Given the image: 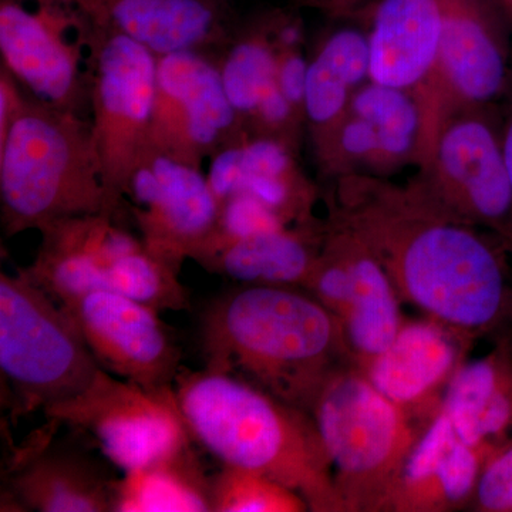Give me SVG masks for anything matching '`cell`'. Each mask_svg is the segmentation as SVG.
I'll return each instance as SVG.
<instances>
[{"label":"cell","instance_id":"44dd1931","mask_svg":"<svg viewBox=\"0 0 512 512\" xmlns=\"http://www.w3.org/2000/svg\"><path fill=\"white\" fill-rule=\"evenodd\" d=\"M441 412L467 446L490 458L512 429V355L503 342L466 360L448 386Z\"/></svg>","mask_w":512,"mask_h":512},{"label":"cell","instance_id":"603a6c76","mask_svg":"<svg viewBox=\"0 0 512 512\" xmlns=\"http://www.w3.org/2000/svg\"><path fill=\"white\" fill-rule=\"evenodd\" d=\"M210 477L192 447L128 471L114 488V512H210Z\"/></svg>","mask_w":512,"mask_h":512},{"label":"cell","instance_id":"7a4b0ae2","mask_svg":"<svg viewBox=\"0 0 512 512\" xmlns=\"http://www.w3.org/2000/svg\"><path fill=\"white\" fill-rule=\"evenodd\" d=\"M205 367L309 413L326 377L350 362L338 320L293 286L245 285L204 312Z\"/></svg>","mask_w":512,"mask_h":512},{"label":"cell","instance_id":"cb8c5ba5","mask_svg":"<svg viewBox=\"0 0 512 512\" xmlns=\"http://www.w3.org/2000/svg\"><path fill=\"white\" fill-rule=\"evenodd\" d=\"M110 18L113 30L158 57L197 50L215 26L214 12L202 0H114Z\"/></svg>","mask_w":512,"mask_h":512},{"label":"cell","instance_id":"d6a6232c","mask_svg":"<svg viewBox=\"0 0 512 512\" xmlns=\"http://www.w3.org/2000/svg\"><path fill=\"white\" fill-rule=\"evenodd\" d=\"M339 147L343 154L352 160L375 161L382 164L379 138L375 128L369 121L356 114L343 121L340 126Z\"/></svg>","mask_w":512,"mask_h":512},{"label":"cell","instance_id":"7c38bea8","mask_svg":"<svg viewBox=\"0 0 512 512\" xmlns=\"http://www.w3.org/2000/svg\"><path fill=\"white\" fill-rule=\"evenodd\" d=\"M101 369L147 387H173L181 350L160 312L111 291L84 293L63 303Z\"/></svg>","mask_w":512,"mask_h":512},{"label":"cell","instance_id":"83f0119b","mask_svg":"<svg viewBox=\"0 0 512 512\" xmlns=\"http://www.w3.org/2000/svg\"><path fill=\"white\" fill-rule=\"evenodd\" d=\"M279 57L268 43L244 40L229 50L220 67L225 92L234 109L254 114L266 93L276 86Z\"/></svg>","mask_w":512,"mask_h":512},{"label":"cell","instance_id":"e575fe53","mask_svg":"<svg viewBox=\"0 0 512 512\" xmlns=\"http://www.w3.org/2000/svg\"><path fill=\"white\" fill-rule=\"evenodd\" d=\"M293 109L295 106L286 99L276 83V86L265 94L254 114H258L259 119L264 121L266 126L279 127L292 119Z\"/></svg>","mask_w":512,"mask_h":512},{"label":"cell","instance_id":"6da1fadb","mask_svg":"<svg viewBox=\"0 0 512 512\" xmlns=\"http://www.w3.org/2000/svg\"><path fill=\"white\" fill-rule=\"evenodd\" d=\"M340 222L375 252L402 302L468 339L501 335L512 318L503 258L473 225L421 194L348 205Z\"/></svg>","mask_w":512,"mask_h":512},{"label":"cell","instance_id":"484cf974","mask_svg":"<svg viewBox=\"0 0 512 512\" xmlns=\"http://www.w3.org/2000/svg\"><path fill=\"white\" fill-rule=\"evenodd\" d=\"M350 109L375 128L382 164L397 163L416 147L423 117L407 90L372 82L353 94Z\"/></svg>","mask_w":512,"mask_h":512},{"label":"cell","instance_id":"4fadbf2b","mask_svg":"<svg viewBox=\"0 0 512 512\" xmlns=\"http://www.w3.org/2000/svg\"><path fill=\"white\" fill-rule=\"evenodd\" d=\"M433 148V181L420 194L458 221L510 234V174L503 143L488 124L474 117L453 121Z\"/></svg>","mask_w":512,"mask_h":512},{"label":"cell","instance_id":"9a60e30c","mask_svg":"<svg viewBox=\"0 0 512 512\" xmlns=\"http://www.w3.org/2000/svg\"><path fill=\"white\" fill-rule=\"evenodd\" d=\"M473 342L426 316L404 320L393 342L360 370L387 399L426 426L440 412Z\"/></svg>","mask_w":512,"mask_h":512},{"label":"cell","instance_id":"8d00e7d4","mask_svg":"<svg viewBox=\"0 0 512 512\" xmlns=\"http://www.w3.org/2000/svg\"><path fill=\"white\" fill-rule=\"evenodd\" d=\"M503 150H504L505 163H507L508 174H510L511 187H512V121H511L510 127H508L507 131H505V136H504V140H503ZM510 234H512V222H511Z\"/></svg>","mask_w":512,"mask_h":512},{"label":"cell","instance_id":"4316f807","mask_svg":"<svg viewBox=\"0 0 512 512\" xmlns=\"http://www.w3.org/2000/svg\"><path fill=\"white\" fill-rule=\"evenodd\" d=\"M211 512H302V495L264 474L222 464L210 477Z\"/></svg>","mask_w":512,"mask_h":512},{"label":"cell","instance_id":"8fae6325","mask_svg":"<svg viewBox=\"0 0 512 512\" xmlns=\"http://www.w3.org/2000/svg\"><path fill=\"white\" fill-rule=\"evenodd\" d=\"M136 221L146 247L180 268L204 251L220 218L221 204L197 164L148 147L128 180Z\"/></svg>","mask_w":512,"mask_h":512},{"label":"cell","instance_id":"7402d4cb","mask_svg":"<svg viewBox=\"0 0 512 512\" xmlns=\"http://www.w3.org/2000/svg\"><path fill=\"white\" fill-rule=\"evenodd\" d=\"M320 248L305 228H282L238 239L200 262L210 271L244 285L303 289L318 261Z\"/></svg>","mask_w":512,"mask_h":512},{"label":"cell","instance_id":"52a82bcc","mask_svg":"<svg viewBox=\"0 0 512 512\" xmlns=\"http://www.w3.org/2000/svg\"><path fill=\"white\" fill-rule=\"evenodd\" d=\"M157 70L156 53L116 30L92 46V134L106 190V217L119 211L130 175L150 147Z\"/></svg>","mask_w":512,"mask_h":512},{"label":"cell","instance_id":"4dcf8cb0","mask_svg":"<svg viewBox=\"0 0 512 512\" xmlns=\"http://www.w3.org/2000/svg\"><path fill=\"white\" fill-rule=\"evenodd\" d=\"M242 165L245 175H276L291 177V154L284 144L271 138H258L242 144Z\"/></svg>","mask_w":512,"mask_h":512},{"label":"cell","instance_id":"9c48e42d","mask_svg":"<svg viewBox=\"0 0 512 512\" xmlns=\"http://www.w3.org/2000/svg\"><path fill=\"white\" fill-rule=\"evenodd\" d=\"M303 289L338 320L350 362L359 369L393 342L404 323L402 299L382 262L340 221L323 239Z\"/></svg>","mask_w":512,"mask_h":512},{"label":"cell","instance_id":"ba28073f","mask_svg":"<svg viewBox=\"0 0 512 512\" xmlns=\"http://www.w3.org/2000/svg\"><path fill=\"white\" fill-rule=\"evenodd\" d=\"M53 424L87 433L114 466L138 470L191 447L174 386L147 389L101 369L79 396L43 412Z\"/></svg>","mask_w":512,"mask_h":512},{"label":"cell","instance_id":"f35d334b","mask_svg":"<svg viewBox=\"0 0 512 512\" xmlns=\"http://www.w3.org/2000/svg\"><path fill=\"white\" fill-rule=\"evenodd\" d=\"M505 9H507L508 18H510L512 23V0H503Z\"/></svg>","mask_w":512,"mask_h":512},{"label":"cell","instance_id":"ffe728a7","mask_svg":"<svg viewBox=\"0 0 512 512\" xmlns=\"http://www.w3.org/2000/svg\"><path fill=\"white\" fill-rule=\"evenodd\" d=\"M0 52L8 74L39 103L74 114L82 94L76 57L39 16L16 3H3Z\"/></svg>","mask_w":512,"mask_h":512},{"label":"cell","instance_id":"8992f818","mask_svg":"<svg viewBox=\"0 0 512 512\" xmlns=\"http://www.w3.org/2000/svg\"><path fill=\"white\" fill-rule=\"evenodd\" d=\"M0 370L15 417L79 396L101 370L72 316L22 271L0 275Z\"/></svg>","mask_w":512,"mask_h":512},{"label":"cell","instance_id":"e0dca14e","mask_svg":"<svg viewBox=\"0 0 512 512\" xmlns=\"http://www.w3.org/2000/svg\"><path fill=\"white\" fill-rule=\"evenodd\" d=\"M508 23L503 0H444L436 72L460 99L483 103L500 92L507 72Z\"/></svg>","mask_w":512,"mask_h":512},{"label":"cell","instance_id":"836d02e7","mask_svg":"<svg viewBox=\"0 0 512 512\" xmlns=\"http://www.w3.org/2000/svg\"><path fill=\"white\" fill-rule=\"evenodd\" d=\"M309 63L299 53L289 52L279 59L276 83L293 106H303Z\"/></svg>","mask_w":512,"mask_h":512},{"label":"cell","instance_id":"ac0fdd59","mask_svg":"<svg viewBox=\"0 0 512 512\" xmlns=\"http://www.w3.org/2000/svg\"><path fill=\"white\" fill-rule=\"evenodd\" d=\"M116 481L86 454L39 436L13 463L9 497L25 511L114 512Z\"/></svg>","mask_w":512,"mask_h":512},{"label":"cell","instance_id":"f546056e","mask_svg":"<svg viewBox=\"0 0 512 512\" xmlns=\"http://www.w3.org/2000/svg\"><path fill=\"white\" fill-rule=\"evenodd\" d=\"M468 507L484 512L512 511V443L485 461Z\"/></svg>","mask_w":512,"mask_h":512},{"label":"cell","instance_id":"1f68e13d","mask_svg":"<svg viewBox=\"0 0 512 512\" xmlns=\"http://www.w3.org/2000/svg\"><path fill=\"white\" fill-rule=\"evenodd\" d=\"M207 180L220 204L242 191V183H244L242 144H235V146L232 144L215 153Z\"/></svg>","mask_w":512,"mask_h":512},{"label":"cell","instance_id":"d4e9b609","mask_svg":"<svg viewBox=\"0 0 512 512\" xmlns=\"http://www.w3.org/2000/svg\"><path fill=\"white\" fill-rule=\"evenodd\" d=\"M369 67V36L353 28L333 33L309 63L303 101L309 120L319 127L336 123Z\"/></svg>","mask_w":512,"mask_h":512},{"label":"cell","instance_id":"5b68a950","mask_svg":"<svg viewBox=\"0 0 512 512\" xmlns=\"http://www.w3.org/2000/svg\"><path fill=\"white\" fill-rule=\"evenodd\" d=\"M309 414L332 464L345 512H377L424 426L345 363L313 397Z\"/></svg>","mask_w":512,"mask_h":512},{"label":"cell","instance_id":"d590c367","mask_svg":"<svg viewBox=\"0 0 512 512\" xmlns=\"http://www.w3.org/2000/svg\"><path fill=\"white\" fill-rule=\"evenodd\" d=\"M299 40H301V32L296 26H286V28L281 30L279 33V42L282 43V46H285L286 49H292L298 45Z\"/></svg>","mask_w":512,"mask_h":512},{"label":"cell","instance_id":"5bb4252c","mask_svg":"<svg viewBox=\"0 0 512 512\" xmlns=\"http://www.w3.org/2000/svg\"><path fill=\"white\" fill-rule=\"evenodd\" d=\"M221 69L198 50L158 57L150 147L190 161L221 146L237 123Z\"/></svg>","mask_w":512,"mask_h":512},{"label":"cell","instance_id":"3957f363","mask_svg":"<svg viewBox=\"0 0 512 512\" xmlns=\"http://www.w3.org/2000/svg\"><path fill=\"white\" fill-rule=\"evenodd\" d=\"M174 393L192 439L222 464L286 485L309 511L345 512L311 414L207 367L181 369Z\"/></svg>","mask_w":512,"mask_h":512},{"label":"cell","instance_id":"d6986e66","mask_svg":"<svg viewBox=\"0 0 512 512\" xmlns=\"http://www.w3.org/2000/svg\"><path fill=\"white\" fill-rule=\"evenodd\" d=\"M444 0H379L369 35V79L409 90L436 72Z\"/></svg>","mask_w":512,"mask_h":512},{"label":"cell","instance_id":"ab89813d","mask_svg":"<svg viewBox=\"0 0 512 512\" xmlns=\"http://www.w3.org/2000/svg\"><path fill=\"white\" fill-rule=\"evenodd\" d=\"M348 2H349V0H348Z\"/></svg>","mask_w":512,"mask_h":512},{"label":"cell","instance_id":"74e56055","mask_svg":"<svg viewBox=\"0 0 512 512\" xmlns=\"http://www.w3.org/2000/svg\"><path fill=\"white\" fill-rule=\"evenodd\" d=\"M503 335L507 336V338L501 340V342H503L504 345L507 346L508 350H510V353L512 355V318L510 320V323H508L507 328H505Z\"/></svg>","mask_w":512,"mask_h":512},{"label":"cell","instance_id":"f1b7e54d","mask_svg":"<svg viewBox=\"0 0 512 512\" xmlns=\"http://www.w3.org/2000/svg\"><path fill=\"white\" fill-rule=\"evenodd\" d=\"M286 224L288 222L278 212L259 201L254 195L248 194V192H239L229 200L222 202L220 218H218L214 235L204 251L195 259L200 262L224 245L231 244L238 239L254 237L262 232L286 228Z\"/></svg>","mask_w":512,"mask_h":512},{"label":"cell","instance_id":"2e32d148","mask_svg":"<svg viewBox=\"0 0 512 512\" xmlns=\"http://www.w3.org/2000/svg\"><path fill=\"white\" fill-rule=\"evenodd\" d=\"M487 457L467 446L446 414L421 430L377 512H450L471 503Z\"/></svg>","mask_w":512,"mask_h":512},{"label":"cell","instance_id":"277c9868","mask_svg":"<svg viewBox=\"0 0 512 512\" xmlns=\"http://www.w3.org/2000/svg\"><path fill=\"white\" fill-rule=\"evenodd\" d=\"M0 201L9 235L69 218L106 217L92 126L39 101L20 103L0 134Z\"/></svg>","mask_w":512,"mask_h":512},{"label":"cell","instance_id":"30bf717a","mask_svg":"<svg viewBox=\"0 0 512 512\" xmlns=\"http://www.w3.org/2000/svg\"><path fill=\"white\" fill-rule=\"evenodd\" d=\"M42 247L35 264L22 269L60 305L92 291L130 296L147 259L138 241L104 215L53 222L40 229Z\"/></svg>","mask_w":512,"mask_h":512}]
</instances>
